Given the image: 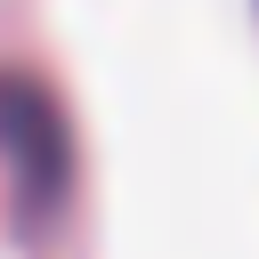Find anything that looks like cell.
<instances>
[{"mask_svg": "<svg viewBox=\"0 0 259 259\" xmlns=\"http://www.w3.org/2000/svg\"><path fill=\"white\" fill-rule=\"evenodd\" d=\"M0 162H8V186H16V219H49L65 202V178H73V138H65V113L49 97V81L0 65Z\"/></svg>", "mask_w": 259, "mask_h": 259, "instance_id": "1", "label": "cell"}]
</instances>
